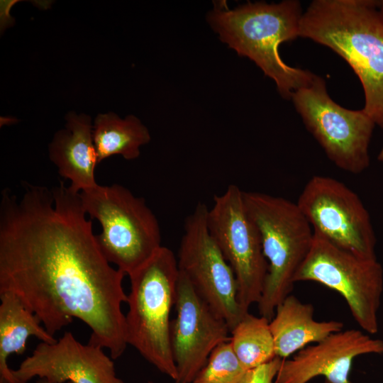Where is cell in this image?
<instances>
[{
    "instance_id": "1",
    "label": "cell",
    "mask_w": 383,
    "mask_h": 383,
    "mask_svg": "<svg viewBox=\"0 0 383 383\" xmlns=\"http://www.w3.org/2000/svg\"><path fill=\"white\" fill-rule=\"evenodd\" d=\"M18 199L0 201V292L17 295L52 336L77 318L89 343L117 359L128 345L122 304L124 272L102 254L80 193L23 182Z\"/></svg>"
},
{
    "instance_id": "2",
    "label": "cell",
    "mask_w": 383,
    "mask_h": 383,
    "mask_svg": "<svg viewBox=\"0 0 383 383\" xmlns=\"http://www.w3.org/2000/svg\"><path fill=\"white\" fill-rule=\"evenodd\" d=\"M299 37L350 65L363 88V111L383 128V18L375 0H314L302 14Z\"/></svg>"
},
{
    "instance_id": "3",
    "label": "cell",
    "mask_w": 383,
    "mask_h": 383,
    "mask_svg": "<svg viewBox=\"0 0 383 383\" xmlns=\"http://www.w3.org/2000/svg\"><path fill=\"white\" fill-rule=\"evenodd\" d=\"M302 9L299 1L250 3L234 9L215 8L208 22L220 40L240 56L252 60L272 79L279 94L291 99L297 89L315 77L309 71L287 65L279 53L283 42L299 37Z\"/></svg>"
},
{
    "instance_id": "4",
    "label": "cell",
    "mask_w": 383,
    "mask_h": 383,
    "mask_svg": "<svg viewBox=\"0 0 383 383\" xmlns=\"http://www.w3.org/2000/svg\"><path fill=\"white\" fill-rule=\"evenodd\" d=\"M248 213L259 231L268 270L257 309L271 320L291 294L294 277L311 250L313 231L296 203L267 194L243 192Z\"/></svg>"
},
{
    "instance_id": "5",
    "label": "cell",
    "mask_w": 383,
    "mask_h": 383,
    "mask_svg": "<svg viewBox=\"0 0 383 383\" xmlns=\"http://www.w3.org/2000/svg\"><path fill=\"white\" fill-rule=\"evenodd\" d=\"M179 269L177 257L162 246L129 275L126 303L127 344L174 381L177 372L170 341V313L175 305Z\"/></svg>"
},
{
    "instance_id": "6",
    "label": "cell",
    "mask_w": 383,
    "mask_h": 383,
    "mask_svg": "<svg viewBox=\"0 0 383 383\" xmlns=\"http://www.w3.org/2000/svg\"><path fill=\"white\" fill-rule=\"evenodd\" d=\"M82 206L102 230L96 235L99 248L109 263L130 275L162 245L158 221L143 197L126 187L98 184L80 192Z\"/></svg>"
},
{
    "instance_id": "7",
    "label": "cell",
    "mask_w": 383,
    "mask_h": 383,
    "mask_svg": "<svg viewBox=\"0 0 383 383\" xmlns=\"http://www.w3.org/2000/svg\"><path fill=\"white\" fill-rule=\"evenodd\" d=\"M304 281L337 292L361 329L369 334L377 333L383 269L376 257H362L339 248L313 231L309 253L294 277L295 283Z\"/></svg>"
},
{
    "instance_id": "8",
    "label": "cell",
    "mask_w": 383,
    "mask_h": 383,
    "mask_svg": "<svg viewBox=\"0 0 383 383\" xmlns=\"http://www.w3.org/2000/svg\"><path fill=\"white\" fill-rule=\"evenodd\" d=\"M306 127L340 169L359 174L370 165L369 146L374 122L362 110L345 109L328 95L325 81L315 75L292 96Z\"/></svg>"
},
{
    "instance_id": "9",
    "label": "cell",
    "mask_w": 383,
    "mask_h": 383,
    "mask_svg": "<svg viewBox=\"0 0 383 383\" xmlns=\"http://www.w3.org/2000/svg\"><path fill=\"white\" fill-rule=\"evenodd\" d=\"M209 232L232 268L238 285V300L245 313L259 301L268 264L260 235L247 212L243 191L230 184L224 193L216 195L208 209Z\"/></svg>"
},
{
    "instance_id": "10",
    "label": "cell",
    "mask_w": 383,
    "mask_h": 383,
    "mask_svg": "<svg viewBox=\"0 0 383 383\" xmlns=\"http://www.w3.org/2000/svg\"><path fill=\"white\" fill-rule=\"evenodd\" d=\"M208 209L199 203L187 217L177 265L196 292L226 321L231 331L248 313L238 302L234 272L209 232Z\"/></svg>"
},
{
    "instance_id": "11",
    "label": "cell",
    "mask_w": 383,
    "mask_h": 383,
    "mask_svg": "<svg viewBox=\"0 0 383 383\" xmlns=\"http://www.w3.org/2000/svg\"><path fill=\"white\" fill-rule=\"evenodd\" d=\"M313 231L339 248L376 257V238L370 214L360 197L343 182L312 177L297 202Z\"/></svg>"
},
{
    "instance_id": "12",
    "label": "cell",
    "mask_w": 383,
    "mask_h": 383,
    "mask_svg": "<svg viewBox=\"0 0 383 383\" xmlns=\"http://www.w3.org/2000/svg\"><path fill=\"white\" fill-rule=\"evenodd\" d=\"M176 317L171 321L170 341L177 377L175 383H192L219 344L228 342L230 328L196 292L179 271Z\"/></svg>"
},
{
    "instance_id": "13",
    "label": "cell",
    "mask_w": 383,
    "mask_h": 383,
    "mask_svg": "<svg viewBox=\"0 0 383 383\" xmlns=\"http://www.w3.org/2000/svg\"><path fill=\"white\" fill-rule=\"evenodd\" d=\"M11 372L13 383H28L35 377L56 383H124L102 347L82 344L71 332L53 343L38 344Z\"/></svg>"
},
{
    "instance_id": "14",
    "label": "cell",
    "mask_w": 383,
    "mask_h": 383,
    "mask_svg": "<svg viewBox=\"0 0 383 383\" xmlns=\"http://www.w3.org/2000/svg\"><path fill=\"white\" fill-rule=\"evenodd\" d=\"M367 354H383V340L358 329L342 330L283 359L275 383H308L318 376L325 383H352L353 360Z\"/></svg>"
},
{
    "instance_id": "15",
    "label": "cell",
    "mask_w": 383,
    "mask_h": 383,
    "mask_svg": "<svg viewBox=\"0 0 383 383\" xmlns=\"http://www.w3.org/2000/svg\"><path fill=\"white\" fill-rule=\"evenodd\" d=\"M65 128L58 131L48 147L49 157L58 174L70 182L69 188L80 193L96 187L98 165L91 118L84 114L69 113Z\"/></svg>"
},
{
    "instance_id": "16",
    "label": "cell",
    "mask_w": 383,
    "mask_h": 383,
    "mask_svg": "<svg viewBox=\"0 0 383 383\" xmlns=\"http://www.w3.org/2000/svg\"><path fill=\"white\" fill-rule=\"evenodd\" d=\"M313 314L311 304L303 303L292 294L277 306L270 328L277 357L287 359L306 346L343 330V322L318 321Z\"/></svg>"
},
{
    "instance_id": "17",
    "label": "cell",
    "mask_w": 383,
    "mask_h": 383,
    "mask_svg": "<svg viewBox=\"0 0 383 383\" xmlns=\"http://www.w3.org/2000/svg\"><path fill=\"white\" fill-rule=\"evenodd\" d=\"M0 381L13 383L7 363L9 357L23 354L30 336L48 343L57 340L40 326L39 318L14 293L0 292Z\"/></svg>"
},
{
    "instance_id": "18",
    "label": "cell",
    "mask_w": 383,
    "mask_h": 383,
    "mask_svg": "<svg viewBox=\"0 0 383 383\" xmlns=\"http://www.w3.org/2000/svg\"><path fill=\"white\" fill-rule=\"evenodd\" d=\"M98 164L113 155H121L126 160L140 155V148L150 142L148 128L134 116L124 119L109 112L99 114L92 129Z\"/></svg>"
},
{
    "instance_id": "19",
    "label": "cell",
    "mask_w": 383,
    "mask_h": 383,
    "mask_svg": "<svg viewBox=\"0 0 383 383\" xmlns=\"http://www.w3.org/2000/svg\"><path fill=\"white\" fill-rule=\"evenodd\" d=\"M231 333L233 350L247 370H253L277 357L270 320L267 318L248 312Z\"/></svg>"
},
{
    "instance_id": "20",
    "label": "cell",
    "mask_w": 383,
    "mask_h": 383,
    "mask_svg": "<svg viewBox=\"0 0 383 383\" xmlns=\"http://www.w3.org/2000/svg\"><path fill=\"white\" fill-rule=\"evenodd\" d=\"M251 370L241 364L229 340L213 349L192 383H247Z\"/></svg>"
},
{
    "instance_id": "21",
    "label": "cell",
    "mask_w": 383,
    "mask_h": 383,
    "mask_svg": "<svg viewBox=\"0 0 383 383\" xmlns=\"http://www.w3.org/2000/svg\"><path fill=\"white\" fill-rule=\"evenodd\" d=\"M282 360L277 356L270 362L252 370L247 383H275Z\"/></svg>"
},
{
    "instance_id": "22",
    "label": "cell",
    "mask_w": 383,
    "mask_h": 383,
    "mask_svg": "<svg viewBox=\"0 0 383 383\" xmlns=\"http://www.w3.org/2000/svg\"><path fill=\"white\" fill-rule=\"evenodd\" d=\"M375 3H376V8L379 13L383 18V0H377V1L375 0Z\"/></svg>"
},
{
    "instance_id": "23",
    "label": "cell",
    "mask_w": 383,
    "mask_h": 383,
    "mask_svg": "<svg viewBox=\"0 0 383 383\" xmlns=\"http://www.w3.org/2000/svg\"><path fill=\"white\" fill-rule=\"evenodd\" d=\"M36 383H56V382H49L45 379H38V380L36 382ZM65 383H71L70 382H65Z\"/></svg>"
},
{
    "instance_id": "24",
    "label": "cell",
    "mask_w": 383,
    "mask_h": 383,
    "mask_svg": "<svg viewBox=\"0 0 383 383\" xmlns=\"http://www.w3.org/2000/svg\"><path fill=\"white\" fill-rule=\"evenodd\" d=\"M378 159L383 164V147L378 155Z\"/></svg>"
},
{
    "instance_id": "25",
    "label": "cell",
    "mask_w": 383,
    "mask_h": 383,
    "mask_svg": "<svg viewBox=\"0 0 383 383\" xmlns=\"http://www.w3.org/2000/svg\"><path fill=\"white\" fill-rule=\"evenodd\" d=\"M0 383H7V382H0Z\"/></svg>"
}]
</instances>
